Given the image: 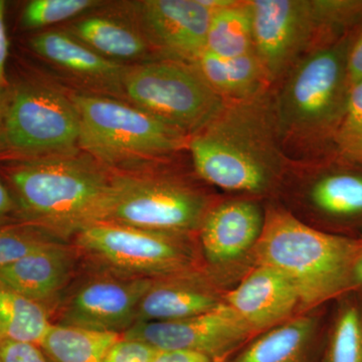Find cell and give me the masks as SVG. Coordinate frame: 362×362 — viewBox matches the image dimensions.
<instances>
[{
  "instance_id": "7a4b0ae2",
  "label": "cell",
  "mask_w": 362,
  "mask_h": 362,
  "mask_svg": "<svg viewBox=\"0 0 362 362\" xmlns=\"http://www.w3.org/2000/svg\"><path fill=\"white\" fill-rule=\"evenodd\" d=\"M187 149L202 180L230 192H264L287 159L269 92L226 103L209 125L190 136Z\"/></svg>"
},
{
  "instance_id": "52a82bcc",
  "label": "cell",
  "mask_w": 362,
  "mask_h": 362,
  "mask_svg": "<svg viewBox=\"0 0 362 362\" xmlns=\"http://www.w3.org/2000/svg\"><path fill=\"white\" fill-rule=\"evenodd\" d=\"M122 100L188 137L209 125L226 105L194 64L168 58L128 66Z\"/></svg>"
},
{
  "instance_id": "f1b7e54d",
  "label": "cell",
  "mask_w": 362,
  "mask_h": 362,
  "mask_svg": "<svg viewBox=\"0 0 362 362\" xmlns=\"http://www.w3.org/2000/svg\"><path fill=\"white\" fill-rule=\"evenodd\" d=\"M54 240H58L30 226L16 225L0 228V265L23 258Z\"/></svg>"
},
{
  "instance_id": "ffe728a7",
  "label": "cell",
  "mask_w": 362,
  "mask_h": 362,
  "mask_svg": "<svg viewBox=\"0 0 362 362\" xmlns=\"http://www.w3.org/2000/svg\"><path fill=\"white\" fill-rule=\"evenodd\" d=\"M221 303L216 295L197 283L153 280L138 305L135 323L181 320L213 310Z\"/></svg>"
},
{
  "instance_id": "1f68e13d",
  "label": "cell",
  "mask_w": 362,
  "mask_h": 362,
  "mask_svg": "<svg viewBox=\"0 0 362 362\" xmlns=\"http://www.w3.org/2000/svg\"><path fill=\"white\" fill-rule=\"evenodd\" d=\"M347 70L350 85L362 81V21L356 35H352L347 57Z\"/></svg>"
},
{
  "instance_id": "4fadbf2b",
  "label": "cell",
  "mask_w": 362,
  "mask_h": 362,
  "mask_svg": "<svg viewBox=\"0 0 362 362\" xmlns=\"http://www.w3.org/2000/svg\"><path fill=\"white\" fill-rule=\"evenodd\" d=\"M252 334L240 316L221 302L213 310L181 320L133 324L122 337L141 340L158 350H190L223 362Z\"/></svg>"
},
{
  "instance_id": "d590c367",
  "label": "cell",
  "mask_w": 362,
  "mask_h": 362,
  "mask_svg": "<svg viewBox=\"0 0 362 362\" xmlns=\"http://www.w3.org/2000/svg\"><path fill=\"white\" fill-rule=\"evenodd\" d=\"M352 281L357 284L362 285V251L354 264V271H352Z\"/></svg>"
},
{
  "instance_id": "d6986e66",
  "label": "cell",
  "mask_w": 362,
  "mask_h": 362,
  "mask_svg": "<svg viewBox=\"0 0 362 362\" xmlns=\"http://www.w3.org/2000/svg\"><path fill=\"white\" fill-rule=\"evenodd\" d=\"M194 65L226 103L251 101L269 92L272 85L255 52L221 58L204 51Z\"/></svg>"
},
{
  "instance_id": "277c9868",
  "label": "cell",
  "mask_w": 362,
  "mask_h": 362,
  "mask_svg": "<svg viewBox=\"0 0 362 362\" xmlns=\"http://www.w3.org/2000/svg\"><path fill=\"white\" fill-rule=\"evenodd\" d=\"M361 251L359 240L321 232L278 207L265 214L254 247L258 265L282 274L303 307L322 303L343 291L352 281Z\"/></svg>"
},
{
  "instance_id": "30bf717a",
  "label": "cell",
  "mask_w": 362,
  "mask_h": 362,
  "mask_svg": "<svg viewBox=\"0 0 362 362\" xmlns=\"http://www.w3.org/2000/svg\"><path fill=\"white\" fill-rule=\"evenodd\" d=\"M254 52L271 84L315 47L325 45L315 0H252Z\"/></svg>"
},
{
  "instance_id": "cb8c5ba5",
  "label": "cell",
  "mask_w": 362,
  "mask_h": 362,
  "mask_svg": "<svg viewBox=\"0 0 362 362\" xmlns=\"http://www.w3.org/2000/svg\"><path fill=\"white\" fill-rule=\"evenodd\" d=\"M52 322L49 310L37 302L0 288V344L40 345Z\"/></svg>"
},
{
  "instance_id": "f546056e",
  "label": "cell",
  "mask_w": 362,
  "mask_h": 362,
  "mask_svg": "<svg viewBox=\"0 0 362 362\" xmlns=\"http://www.w3.org/2000/svg\"><path fill=\"white\" fill-rule=\"evenodd\" d=\"M157 351L148 343L121 335L107 352L104 362H151Z\"/></svg>"
},
{
  "instance_id": "8d00e7d4",
  "label": "cell",
  "mask_w": 362,
  "mask_h": 362,
  "mask_svg": "<svg viewBox=\"0 0 362 362\" xmlns=\"http://www.w3.org/2000/svg\"><path fill=\"white\" fill-rule=\"evenodd\" d=\"M8 87H2V86H0V119H1L2 113H4V106H6Z\"/></svg>"
},
{
  "instance_id": "603a6c76",
  "label": "cell",
  "mask_w": 362,
  "mask_h": 362,
  "mask_svg": "<svg viewBox=\"0 0 362 362\" xmlns=\"http://www.w3.org/2000/svg\"><path fill=\"white\" fill-rule=\"evenodd\" d=\"M206 51L221 58H235L254 52L249 1H235L211 11Z\"/></svg>"
},
{
  "instance_id": "5bb4252c",
  "label": "cell",
  "mask_w": 362,
  "mask_h": 362,
  "mask_svg": "<svg viewBox=\"0 0 362 362\" xmlns=\"http://www.w3.org/2000/svg\"><path fill=\"white\" fill-rule=\"evenodd\" d=\"M77 252V249L54 240L23 258L0 265V288L47 309V305L56 301L70 282Z\"/></svg>"
},
{
  "instance_id": "5b68a950",
  "label": "cell",
  "mask_w": 362,
  "mask_h": 362,
  "mask_svg": "<svg viewBox=\"0 0 362 362\" xmlns=\"http://www.w3.org/2000/svg\"><path fill=\"white\" fill-rule=\"evenodd\" d=\"M70 97L80 121L78 148L109 170L153 168L187 149L188 136L124 100L90 92Z\"/></svg>"
},
{
  "instance_id": "ac0fdd59",
  "label": "cell",
  "mask_w": 362,
  "mask_h": 362,
  "mask_svg": "<svg viewBox=\"0 0 362 362\" xmlns=\"http://www.w3.org/2000/svg\"><path fill=\"white\" fill-rule=\"evenodd\" d=\"M63 30L100 56L123 65L148 61L153 52L129 21L112 16H85L73 21Z\"/></svg>"
},
{
  "instance_id": "4dcf8cb0",
  "label": "cell",
  "mask_w": 362,
  "mask_h": 362,
  "mask_svg": "<svg viewBox=\"0 0 362 362\" xmlns=\"http://www.w3.org/2000/svg\"><path fill=\"white\" fill-rule=\"evenodd\" d=\"M0 362H49L39 345L4 342L0 344Z\"/></svg>"
},
{
  "instance_id": "836d02e7",
  "label": "cell",
  "mask_w": 362,
  "mask_h": 362,
  "mask_svg": "<svg viewBox=\"0 0 362 362\" xmlns=\"http://www.w3.org/2000/svg\"><path fill=\"white\" fill-rule=\"evenodd\" d=\"M6 2L0 0V86L8 87L6 63L9 54V40L6 25Z\"/></svg>"
},
{
  "instance_id": "7c38bea8",
  "label": "cell",
  "mask_w": 362,
  "mask_h": 362,
  "mask_svg": "<svg viewBox=\"0 0 362 362\" xmlns=\"http://www.w3.org/2000/svg\"><path fill=\"white\" fill-rule=\"evenodd\" d=\"M121 7L125 20L162 58L194 64L206 51L211 9L202 0H142Z\"/></svg>"
},
{
  "instance_id": "e575fe53",
  "label": "cell",
  "mask_w": 362,
  "mask_h": 362,
  "mask_svg": "<svg viewBox=\"0 0 362 362\" xmlns=\"http://www.w3.org/2000/svg\"><path fill=\"white\" fill-rule=\"evenodd\" d=\"M151 362H216L211 357L190 350H158Z\"/></svg>"
},
{
  "instance_id": "ba28073f",
  "label": "cell",
  "mask_w": 362,
  "mask_h": 362,
  "mask_svg": "<svg viewBox=\"0 0 362 362\" xmlns=\"http://www.w3.org/2000/svg\"><path fill=\"white\" fill-rule=\"evenodd\" d=\"M209 209L204 194L152 168L112 171V187L99 223L187 235L199 230Z\"/></svg>"
},
{
  "instance_id": "4316f807",
  "label": "cell",
  "mask_w": 362,
  "mask_h": 362,
  "mask_svg": "<svg viewBox=\"0 0 362 362\" xmlns=\"http://www.w3.org/2000/svg\"><path fill=\"white\" fill-rule=\"evenodd\" d=\"M324 362H362V316L356 307L340 312Z\"/></svg>"
},
{
  "instance_id": "6da1fadb",
  "label": "cell",
  "mask_w": 362,
  "mask_h": 362,
  "mask_svg": "<svg viewBox=\"0 0 362 362\" xmlns=\"http://www.w3.org/2000/svg\"><path fill=\"white\" fill-rule=\"evenodd\" d=\"M0 176L23 225L65 240L99 223L112 171L87 153L0 161Z\"/></svg>"
},
{
  "instance_id": "9c48e42d",
  "label": "cell",
  "mask_w": 362,
  "mask_h": 362,
  "mask_svg": "<svg viewBox=\"0 0 362 362\" xmlns=\"http://www.w3.org/2000/svg\"><path fill=\"white\" fill-rule=\"evenodd\" d=\"M185 237L96 223L83 228L74 238L77 251L103 270L153 279L180 275L192 266L194 252Z\"/></svg>"
},
{
  "instance_id": "d6a6232c",
  "label": "cell",
  "mask_w": 362,
  "mask_h": 362,
  "mask_svg": "<svg viewBox=\"0 0 362 362\" xmlns=\"http://www.w3.org/2000/svg\"><path fill=\"white\" fill-rule=\"evenodd\" d=\"M23 225L18 218V209L8 188L0 176V228Z\"/></svg>"
},
{
  "instance_id": "83f0119b",
  "label": "cell",
  "mask_w": 362,
  "mask_h": 362,
  "mask_svg": "<svg viewBox=\"0 0 362 362\" xmlns=\"http://www.w3.org/2000/svg\"><path fill=\"white\" fill-rule=\"evenodd\" d=\"M332 142L343 157L362 163V81L350 85L346 106Z\"/></svg>"
},
{
  "instance_id": "8fae6325",
  "label": "cell",
  "mask_w": 362,
  "mask_h": 362,
  "mask_svg": "<svg viewBox=\"0 0 362 362\" xmlns=\"http://www.w3.org/2000/svg\"><path fill=\"white\" fill-rule=\"evenodd\" d=\"M102 271L69 292L56 324L123 334L135 323L138 305L154 279Z\"/></svg>"
},
{
  "instance_id": "3957f363",
  "label": "cell",
  "mask_w": 362,
  "mask_h": 362,
  "mask_svg": "<svg viewBox=\"0 0 362 362\" xmlns=\"http://www.w3.org/2000/svg\"><path fill=\"white\" fill-rule=\"evenodd\" d=\"M352 35L315 47L283 76L272 98L276 128L287 158L306 157L332 141L349 99L347 57Z\"/></svg>"
},
{
  "instance_id": "d4e9b609",
  "label": "cell",
  "mask_w": 362,
  "mask_h": 362,
  "mask_svg": "<svg viewBox=\"0 0 362 362\" xmlns=\"http://www.w3.org/2000/svg\"><path fill=\"white\" fill-rule=\"evenodd\" d=\"M309 199L317 211L328 216L362 214V175L339 171L321 176L312 185Z\"/></svg>"
},
{
  "instance_id": "e0dca14e",
  "label": "cell",
  "mask_w": 362,
  "mask_h": 362,
  "mask_svg": "<svg viewBox=\"0 0 362 362\" xmlns=\"http://www.w3.org/2000/svg\"><path fill=\"white\" fill-rule=\"evenodd\" d=\"M264 221L261 209L252 202H226L209 209L199 228L207 261L225 264L244 256L256 246Z\"/></svg>"
},
{
  "instance_id": "7402d4cb",
  "label": "cell",
  "mask_w": 362,
  "mask_h": 362,
  "mask_svg": "<svg viewBox=\"0 0 362 362\" xmlns=\"http://www.w3.org/2000/svg\"><path fill=\"white\" fill-rule=\"evenodd\" d=\"M121 335L52 323L40 347L49 362H104Z\"/></svg>"
},
{
  "instance_id": "8992f818",
  "label": "cell",
  "mask_w": 362,
  "mask_h": 362,
  "mask_svg": "<svg viewBox=\"0 0 362 362\" xmlns=\"http://www.w3.org/2000/svg\"><path fill=\"white\" fill-rule=\"evenodd\" d=\"M78 138L70 95L37 81L9 85L0 119V161L75 153Z\"/></svg>"
},
{
  "instance_id": "9a60e30c",
  "label": "cell",
  "mask_w": 362,
  "mask_h": 362,
  "mask_svg": "<svg viewBox=\"0 0 362 362\" xmlns=\"http://www.w3.org/2000/svg\"><path fill=\"white\" fill-rule=\"evenodd\" d=\"M30 49L40 58L105 96L122 100V81L127 65L100 56L64 30H47L30 40Z\"/></svg>"
},
{
  "instance_id": "484cf974",
  "label": "cell",
  "mask_w": 362,
  "mask_h": 362,
  "mask_svg": "<svg viewBox=\"0 0 362 362\" xmlns=\"http://www.w3.org/2000/svg\"><path fill=\"white\" fill-rule=\"evenodd\" d=\"M103 2L97 0H32L20 18L23 30H33L73 20Z\"/></svg>"
},
{
  "instance_id": "2e32d148",
  "label": "cell",
  "mask_w": 362,
  "mask_h": 362,
  "mask_svg": "<svg viewBox=\"0 0 362 362\" xmlns=\"http://www.w3.org/2000/svg\"><path fill=\"white\" fill-rule=\"evenodd\" d=\"M223 302L254 333L284 323L300 305L291 283L275 269L263 265H258L228 292Z\"/></svg>"
},
{
  "instance_id": "44dd1931",
  "label": "cell",
  "mask_w": 362,
  "mask_h": 362,
  "mask_svg": "<svg viewBox=\"0 0 362 362\" xmlns=\"http://www.w3.org/2000/svg\"><path fill=\"white\" fill-rule=\"evenodd\" d=\"M314 320L298 317L264 331L223 362H312Z\"/></svg>"
}]
</instances>
